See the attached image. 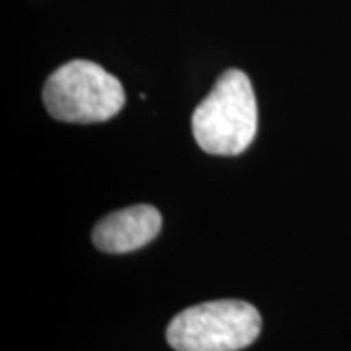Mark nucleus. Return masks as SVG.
<instances>
[{
	"instance_id": "nucleus-4",
	"label": "nucleus",
	"mask_w": 351,
	"mask_h": 351,
	"mask_svg": "<svg viewBox=\"0 0 351 351\" xmlns=\"http://www.w3.org/2000/svg\"><path fill=\"white\" fill-rule=\"evenodd\" d=\"M162 215L152 205H133L110 213L92 230L94 246L108 254L135 252L158 237Z\"/></svg>"
},
{
	"instance_id": "nucleus-3",
	"label": "nucleus",
	"mask_w": 351,
	"mask_h": 351,
	"mask_svg": "<svg viewBox=\"0 0 351 351\" xmlns=\"http://www.w3.org/2000/svg\"><path fill=\"white\" fill-rule=\"evenodd\" d=\"M262 332V316L246 301L225 299L189 306L176 314L166 339L176 351H240Z\"/></svg>"
},
{
	"instance_id": "nucleus-1",
	"label": "nucleus",
	"mask_w": 351,
	"mask_h": 351,
	"mask_svg": "<svg viewBox=\"0 0 351 351\" xmlns=\"http://www.w3.org/2000/svg\"><path fill=\"white\" fill-rule=\"evenodd\" d=\"M191 131L201 149L217 156H237L258 133V101L250 78L239 69L219 76L191 115Z\"/></svg>"
},
{
	"instance_id": "nucleus-2",
	"label": "nucleus",
	"mask_w": 351,
	"mask_h": 351,
	"mask_svg": "<svg viewBox=\"0 0 351 351\" xmlns=\"http://www.w3.org/2000/svg\"><path fill=\"white\" fill-rule=\"evenodd\" d=\"M43 104L59 121L101 123L121 112L125 90L104 66L78 59L64 63L47 78Z\"/></svg>"
}]
</instances>
